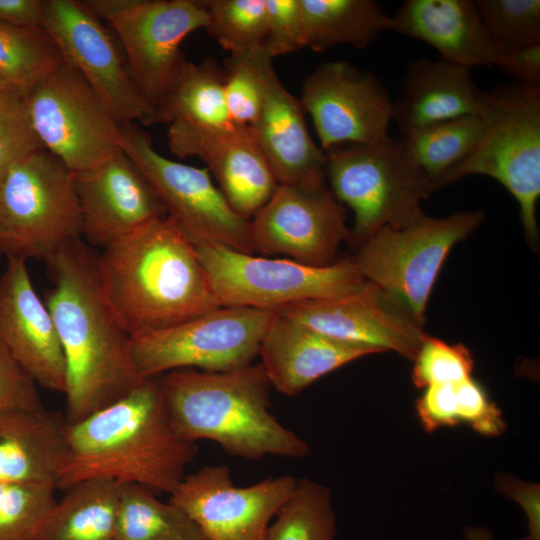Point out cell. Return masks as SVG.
I'll list each match as a JSON object with an SVG mask.
<instances>
[{
	"label": "cell",
	"mask_w": 540,
	"mask_h": 540,
	"mask_svg": "<svg viewBox=\"0 0 540 540\" xmlns=\"http://www.w3.org/2000/svg\"><path fill=\"white\" fill-rule=\"evenodd\" d=\"M7 259L0 277V341L37 385L64 393L65 359L51 313L26 260Z\"/></svg>",
	"instance_id": "obj_21"
},
{
	"label": "cell",
	"mask_w": 540,
	"mask_h": 540,
	"mask_svg": "<svg viewBox=\"0 0 540 540\" xmlns=\"http://www.w3.org/2000/svg\"><path fill=\"white\" fill-rule=\"evenodd\" d=\"M45 262L53 285L45 303L64 354V417L71 425L125 397L144 378L135 367L130 336L102 293L97 254L78 239Z\"/></svg>",
	"instance_id": "obj_1"
},
{
	"label": "cell",
	"mask_w": 540,
	"mask_h": 540,
	"mask_svg": "<svg viewBox=\"0 0 540 540\" xmlns=\"http://www.w3.org/2000/svg\"><path fill=\"white\" fill-rule=\"evenodd\" d=\"M434 47L440 58L468 68L496 67L501 51L471 0H407L391 29Z\"/></svg>",
	"instance_id": "obj_23"
},
{
	"label": "cell",
	"mask_w": 540,
	"mask_h": 540,
	"mask_svg": "<svg viewBox=\"0 0 540 540\" xmlns=\"http://www.w3.org/2000/svg\"><path fill=\"white\" fill-rule=\"evenodd\" d=\"M496 67L519 84L540 88V44L502 52Z\"/></svg>",
	"instance_id": "obj_44"
},
{
	"label": "cell",
	"mask_w": 540,
	"mask_h": 540,
	"mask_svg": "<svg viewBox=\"0 0 540 540\" xmlns=\"http://www.w3.org/2000/svg\"><path fill=\"white\" fill-rule=\"evenodd\" d=\"M335 532L330 490L300 478L270 523L264 540H334Z\"/></svg>",
	"instance_id": "obj_32"
},
{
	"label": "cell",
	"mask_w": 540,
	"mask_h": 540,
	"mask_svg": "<svg viewBox=\"0 0 540 540\" xmlns=\"http://www.w3.org/2000/svg\"><path fill=\"white\" fill-rule=\"evenodd\" d=\"M65 417L58 412L0 414V483L57 487L68 453Z\"/></svg>",
	"instance_id": "obj_26"
},
{
	"label": "cell",
	"mask_w": 540,
	"mask_h": 540,
	"mask_svg": "<svg viewBox=\"0 0 540 540\" xmlns=\"http://www.w3.org/2000/svg\"><path fill=\"white\" fill-rule=\"evenodd\" d=\"M116 540H207L178 506L137 483H121Z\"/></svg>",
	"instance_id": "obj_31"
},
{
	"label": "cell",
	"mask_w": 540,
	"mask_h": 540,
	"mask_svg": "<svg viewBox=\"0 0 540 540\" xmlns=\"http://www.w3.org/2000/svg\"><path fill=\"white\" fill-rule=\"evenodd\" d=\"M89 246L104 247L147 223L166 216L151 183L122 149L98 165L74 173Z\"/></svg>",
	"instance_id": "obj_20"
},
{
	"label": "cell",
	"mask_w": 540,
	"mask_h": 540,
	"mask_svg": "<svg viewBox=\"0 0 540 540\" xmlns=\"http://www.w3.org/2000/svg\"><path fill=\"white\" fill-rule=\"evenodd\" d=\"M167 128L171 153L200 158L240 216L251 220L273 195L278 183L248 126L172 124Z\"/></svg>",
	"instance_id": "obj_19"
},
{
	"label": "cell",
	"mask_w": 540,
	"mask_h": 540,
	"mask_svg": "<svg viewBox=\"0 0 540 540\" xmlns=\"http://www.w3.org/2000/svg\"><path fill=\"white\" fill-rule=\"evenodd\" d=\"M466 540H493L491 533L483 528L467 527L465 529Z\"/></svg>",
	"instance_id": "obj_47"
},
{
	"label": "cell",
	"mask_w": 540,
	"mask_h": 540,
	"mask_svg": "<svg viewBox=\"0 0 540 540\" xmlns=\"http://www.w3.org/2000/svg\"><path fill=\"white\" fill-rule=\"evenodd\" d=\"M120 148L151 183L166 216L195 246L214 244L254 254L251 220L231 208L207 168L161 155L136 123L121 125Z\"/></svg>",
	"instance_id": "obj_11"
},
{
	"label": "cell",
	"mask_w": 540,
	"mask_h": 540,
	"mask_svg": "<svg viewBox=\"0 0 540 540\" xmlns=\"http://www.w3.org/2000/svg\"><path fill=\"white\" fill-rule=\"evenodd\" d=\"M26 103L44 149L73 173L90 169L121 149V124L63 60L27 92Z\"/></svg>",
	"instance_id": "obj_12"
},
{
	"label": "cell",
	"mask_w": 540,
	"mask_h": 540,
	"mask_svg": "<svg viewBox=\"0 0 540 540\" xmlns=\"http://www.w3.org/2000/svg\"><path fill=\"white\" fill-rule=\"evenodd\" d=\"M296 483L295 477L284 475L239 487L226 465H206L185 475L169 501L193 520L207 540H264Z\"/></svg>",
	"instance_id": "obj_16"
},
{
	"label": "cell",
	"mask_w": 540,
	"mask_h": 540,
	"mask_svg": "<svg viewBox=\"0 0 540 540\" xmlns=\"http://www.w3.org/2000/svg\"><path fill=\"white\" fill-rule=\"evenodd\" d=\"M263 48L230 55L225 62L224 93L232 124L250 126L257 119L263 98Z\"/></svg>",
	"instance_id": "obj_37"
},
{
	"label": "cell",
	"mask_w": 540,
	"mask_h": 540,
	"mask_svg": "<svg viewBox=\"0 0 540 540\" xmlns=\"http://www.w3.org/2000/svg\"><path fill=\"white\" fill-rule=\"evenodd\" d=\"M114 28L132 79L152 106L163 96L186 59L187 36L208 23L202 0H85Z\"/></svg>",
	"instance_id": "obj_13"
},
{
	"label": "cell",
	"mask_w": 540,
	"mask_h": 540,
	"mask_svg": "<svg viewBox=\"0 0 540 540\" xmlns=\"http://www.w3.org/2000/svg\"><path fill=\"white\" fill-rule=\"evenodd\" d=\"M176 434L216 442L250 460L302 458L309 445L269 411L271 384L261 363L222 372L176 369L158 376Z\"/></svg>",
	"instance_id": "obj_4"
},
{
	"label": "cell",
	"mask_w": 540,
	"mask_h": 540,
	"mask_svg": "<svg viewBox=\"0 0 540 540\" xmlns=\"http://www.w3.org/2000/svg\"><path fill=\"white\" fill-rule=\"evenodd\" d=\"M321 149L371 145L389 137L393 100L377 75L346 60L317 66L299 98Z\"/></svg>",
	"instance_id": "obj_15"
},
{
	"label": "cell",
	"mask_w": 540,
	"mask_h": 540,
	"mask_svg": "<svg viewBox=\"0 0 540 540\" xmlns=\"http://www.w3.org/2000/svg\"><path fill=\"white\" fill-rule=\"evenodd\" d=\"M62 58L44 30L0 21V75L15 89L27 92Z\"/></svg>",
	"instance_id": "obj_33"
},
{
	"label": "cell",
	"mask_w": 540,
	"mask_h": 540,
	"mask_svg": "<svg viewBox=\"0 0 540 540\" xmlns=\"http://www.w3.org/2000/svg\"><path fill=\"white\" fill-rule=\"evenodd\" d=\"M424 389L416 400V412L423 428L433 432L441 427L458 425L455 383L434 384Z\"/></svg>",
	"instance_id": "obj_43"
},
{
	"label": "cell",
	"mask_w": 540,
	"mask_h": 540,
	"mask_svg": "<svg viewBox=\"0 0 540 540\" xmlns=\"http://www.w3.org/2000/svg\"><path fill=\"white\" fill-rule=\"evenodd\" d=\"M3 255L2 241H1V227H0V258Z\"/></svg>",
	"instance_id": "obj_49"
},
{
	"label": "cell",
	"mask_w": 540,
	"mask_h": 540,
	"mask_svg": "<svg viewBox=\"0 0 540 540\" xmlns=\"http://www.w3.org/2000/svg\"><path fill=\"white\" fill-rule=\"evenodd\" d=\"M68 453L57 488L90 479L137 483L171 494L197 454L174 431L158 377L66 426Z\"/></svg>",
	"instance_id": "obj_3"
},
{
	"label": "cell",
	"mask_w": 540,
	"mask_h": 540,
	"mask_svg": "<svg viewBox=\"0 0 540 540\" xmlns=\"http://www.w3.org/2000/svg\"><path fill=\"white\" fill-rule=\"evenodd\" d=\"M458 423L468 424L484 436H498L505 431L502 412L490 400L480 383L472 377L455 383Z\"/></svg>",
	"instance_id": "obj_41"
},
{
	"label": "cell",
	"mask_w": 540,
	"mask_h": 540,
	"mask_svg": "<svg viewBox=\"0 0 540 540\" xmlns=\"http://www.w3.org/2000/svg\"><path fill=\"white\" fill-rule=\"evenodd\" d=\"M350 237L345 207L325 185H278L251 219L253 253L284 255L310 266L337 262L339 246Z\"/></svg>",
	"instance_id": "obj_17"
},
{
	"label": "cell",
	"mask_w": 540,
	"mask_h": 540,
	"mask_svg": "<svg viewBox=\"0 0 540 540\" xmlns=\"http://www.w3.org/2000/svg\"><path fill=\"white\" fill-rule=\"evenodd\" d=\"M485 131L480 115H466L431 124L402 137L406 151L424 177L428 194L470 155Z\"/></svg>",
	"instance_id": "obj_30"
},
{
	"label": "cell",
	"mask_w": 540,
	"mask_h": 540,
	"mask_svg": "<svg viewBox=\"0 0 540 540\" xmlns=\"http://www.w3.org/2000/svg\"><path fill=\"white\" fill-rule=\"evenodd\" d=\"M12 87L1 75H0V93L12 89Z\"/></svg>",
	"instance_id": "obj_48"
},
{
	"label": "cell",
	"mask_w": 540,
	"mask_h": 540,
	"mask_svg": "<svg viewBox=\"0 0 540 540\" xmlns=\"http://www.w3.org/2000/svg\"><path fill=\"white\" fill-rule=\"evenodd\" d=\"M497 488L505 496L517 501L527 515L529 533L521 540H540L539 485L503 475L497 480Z\"/></svg>",
	"instance_id": "obj_45"
},
{
	"label": "cell",
	"mask_w": 540,
	"mask_h": 540,
	"mask_svg": "<svg viewBox=\"0 0 540 540\" xmlns=\"http://www.w3.org/2000/svg\"><path fill=\"white\" fill-rule=\"evenodd\" d=\"M0 21L18 27L43 30V0H0Z\"/></svg>",
	"instance_id": "obj_46"
},
{
	"label": "cell",
	"mask_w": 540,
	"mask_h": 540,
	"mask_svg": "<svg viewBox=\"0 0 540 540\" xmlns=\"http://www.w3.org/2000/svg\"><path fill=\"white\" fill-rule=\"evenodd\" d=\"M374 353L378 352L322 335L276 310L259 356L271 386L294 396L330 372Z\"/></svg>",
	"instance_id": "obj_24"
},
{
	"label": "cell",
	"mask_w": 540,
	"mask_h": 540,
	"mask_svg": "<svg viewBox=\"0 0 540 540\" xmlns=\"http://www.w3.org/2000/svg\"><path fill=\"white\" fill-rule=\"evenodd\" d=\"M97 273L106 302L130 337L221 307L196 246L167 216L104 247Z\"/></svg>",
	"instance_id": "obj_2"
},
{
	"label": "cell",
	"mask_w": 540,
	"mask_h": 540,
	"mask_svg": "<svg viewBox=\"0 0 540 540\" xmlns=\"http://www.w3.org/2000/svg\"><path fill=\"white\" fill-rule=\"evenodd\" d=\"M196 249L221 307L277 310L300 301L343 295L366 281L353 260L316 267L221 245Z\"/></svg>",
	"instance_id": "obj_9"
},
{
	"label": "cell",
	"mask_w": 540,
	"mask_h": 540,
	"mask_svg": "<svg viewBox=\"0 0 540 540\" xmlns=\"http://www.w3.org/2000/svg\"><path fill=\"white\" fill-rule=\"evenodd\" d=\"M42 29L121 125H148L152 106L137 89L113 36L83 1L43 0Z\"/></svg>",
	"instance_id": "obj_14"
},
{
	"label": "cell",
	"mask_w": 540,
	"mask_h": 540,
	"mask_svg": "<svg viewBox=\"0 0 540 540\" xmlns=\"http://www.w3.org/2000/svg\"><path fill=\"white\" fill-rule=\"evenodd\" d=\"M225 69L215 59H185L169 87L153 106L148 125L187 124L222 127L232 124L226 107Z\"/></svg>",
	"instance_id": "obj_27"
},
{
	"label": "cell",
	"mask_w": 540,
	"mask_h": 540,
	"mask_svg": "<svg viewBox=\"0 0 540 540\" xmlns=\"http://www.w3.org/2000/svg\"><path fill=\"white\" fill-rule=\"evenodd\" d=\"M0 227L3 254L26 261L81 239L74 173L44 148L15 162L0 178Z\"/></svg>",
	"instance_id": "obj_6"
},
{
	"label": "cell",
	"mask_w": 540,
	"mask_h": 540,
	"mask_svg": "<svg viewBox=\"0 0 540 540\" xmlns=\"http://www.w3.org/2000/svg\"><path fill=\"white\" fill-rule=\"evenodd\" d=\"M56 489L47 483H0V540H36L57 502Z\"/></svg>",
	"instance_id": "obj_35"
},
{
	"label": "cell",
	"mask_w": 540,
	"mask_h": 540,
	"mask_svg": "<svg viewBox=\"0 0 540 540\" xmlns=\"http://www.w3.org/2000/svg\"><path fill=\"white\" fill-rule=\"evenodd\" d=\"M324 153L329 189L354 213L351 241L361 244L382 227L403 226L425 215L420 201L429 196L427 183L401 136Z\"/></svg>",
	"instance_id": "obj_7"
},
{
	"label": "cell",
	"mask_w": 540,
	"mask_h": 540,
	"mask_svg": "<svg viewBox=\"0 0 540 540\" xmlns=\"http://www.w3.org/2000/svg\"><path fill=\"white\" fill-rule=\"evenodd\" d=\"M43 409L36 382L0 341V414Z\"/></svg>",
	"instance_id": "obj_42"
},
{
	"label": "cell",
	"mask_w": 540,
	"mask_h": 540,
	"mask_svg": "<svg viewBox=\"0 0 540 540\" xmlns=\"http://www.w3.org/2000/svg\"><path fill=\"white\" fill-rule=\"evenodd\" d=\"M208 23L204 30L230 55L262 47L267 34L265 0H202Z\"/></svg>",
	"instance_id": "obj_34"
},
{
	"label": "cell",
	"mask_w": 540,
	"mask_h": 540,
	"mask_svg": "<svg viewBox=\"0 0 540 540\" xmlns=\"http://www.w3.org/2000/svg\"><path fill=\"white\" fill-rule=\"evenodd\" d=\"M306 47H368L391 29V16L375 0H299Z\"/></svg>",
	"instance_id": "obj_29"
},
{
	"label": "cell",
	"mask_w": 540,
	"mask_h": 540,
	"mask_svg": "<svg viewBox=\"0 0 540 540\" xmlns=\"http://www.w3.org/2000/svg\"><path fill=\"white\" fill-rule=\"evenodd\" d=\"M276 310L219 307L172 327L130 337L142 378L176 369L222 372L252 364Z\"/></svg>",
	"instance_id": "obj_10"
},
{
	"label": "cell",
	"mask_w": 540,
	"mask_h": 540,
	"mask_svg": "<svg viewBox=\"0 0 540 540\" xmlns=\"http://www.w3.org/2000/svg\"><path fill=\"white\" fill-rule=\"evenodd\" d=\"M483 217L482 211H460L382 227L361 243L353 261L365 280L381 288L423 326L428 299L446 257Z\"/></svg>",
	"instance_id": "obj_8"
},
{
	"label": "cell",
	"mask_w": 540,
	"mask_h": 540,
	"mask_svg": "<svg viewBox=\"0 0 540 540\" xmlns=\"http://www.w3.org/2000/svg\"><path fill=\"white\" fill-rule=\"evenodd\" d=\"M480 91L472 69L441 58L418 57L406 67L392 121L401 137L441 121L480 115Z\"/></svg>",
	"instance_id": "obj_25"
},
{
	"label": "cell",
	"mask_w": 540,
	"mask_h": 540,
	"mask_svg": "<svg viewBox=\"0 0 540 540\" xmlns=\"http://www.w3.org/2000/svg\"><path fill=\"white\" fill-rule=\"evenodd\" d=\"M476 4L501 52L540 44L539 0H478Z\"/></svg>",
	"instance_id": "obj_36"
},
{
	"label": "cell",
	"mask_w": 540,
	"mask_h": 540,
	"mask_svg": "<svg viewBox=\"0 0 540 540\" xmlns=\"http://www.w3.org/2000/svg\"><path fill=\"white\" fill-rule=\"evenodd\" d=\"M261 75L262 104L257 119L248 128L278 185H325V153L309 134L300 99L283 85L273 59L265 51Z\"/></svg>",
	"instance_id": "obj_22"
},
{
	"label": "cell",
	"mask_w": 540,
	"mask_h": 540,
	"mask_svg": "<svg viewBox=\"0 0 540 540\" xmlns=\"http://www.w3.org/2000/svg\"><path fill=\"white\" fill-rule=\"evenodd\" d=\"M267 34L262 45L274 59L304 47L305 38L299 0H265Z\"/></svg>",
	"instance_id": "obj_40"
},
{
	"label": "cell",
	"mask_w": 540,
	"mask_h": 540,
	"mask_svg": "<svg viewBox=\"0 0 540 540\" xmlns=\"http://www.w3.org/2000/svg\"><path fill=\"white\" fill-rule=\"evenodd\" d=\"M43 148L31 124L26 94L15 88L0 93V178L15 162Z\"/></svg>",
	"instance_id": "obj_39"
},
{
	"label": "cell",
	"mask_w": 540,
	"mask_h": 540,
	"mask_svg": "<svg viewBox=\"0 0 540 540\" xmlns=\"http://www.w3.org/2000/svg\"><path fill=\"white\" fill-rule=\"evenodd\" d=\"M413 383L417 388L457 383L468 378L474 368L469 349L426 335L413 359Z\"/></svg>",
	"instance_id": "obj_38"
},
{
	"label": "cell",
	"mask_w": 540,
	"mask_h": 540,
	"mask_svg": "<svg viewBox=\"0 0 540 540\" xmlns=\"http://www.w3.org/2000/svg\"><path fill=\"white\" fill-rule=\"evenodd\" d=\"M277 310L332 339L378 353L395 351L412 361L427 335L402 306L367 280L352 292Z\"/></svg>",
	"instance_id": "obj_18"
},
{
	"label": "cell",
	"mask_w": 540,
	"mask_h": 540,
	"mask_svg": "<svg viewBox=\"0 0 540 540\" xmlns=\"http://www.w3.org/2000/svg\"><path fill=\"white\" fill-rule=\"evenodd\" d=\"M485 131L476 147L448 173L440 188L468 175L498 181L516 199L527 239L537 244L540 197V88L519 83L480 91Z\"/></svg>",
	"instance_id": "obj_5"
},
{
	"label": "cell",
	"mask_w": 540,
	"mask_h": 540,
	"mask_svg": "<svg viewBox=\"0 0 540 540\" xmlns=\"http://www.w3.org/2000/svg\"><path fill=\"white\" fill-rule=\"evenodd\" d=\"M120 484L90 479L69 487L36 540H116Z\"/></svg>",
	"instance_id": "obj_28"
}]
</instances>
